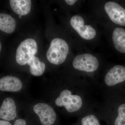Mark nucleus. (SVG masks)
Listing matches in <instances>:
<instances>
[{
  "mask_svg": "<svg viewBox=\"0 0 125 125\" xmlns=\"http://www.w3.org/2000/svg\"><path fill=\"white\" fill-rule=\"evenodd\" d=\"M22 16L19 15V17L20 18H21V17H22Z\"/></svg>",
  "mask_w": 125,
  "mask_h": 125,
  "instance_id": "nucleus-21",
  "label": "nucleus"
},
{
  "mask_svg": "<svg viewBox=\"0 0 125 125\" xmlns=\"http://www.w3.org/2000/svg\"><path fill=\"white\" fill-rule=\"evenodd\" d=\"M33 109L42 125H52L55 122L56 114L50 105L45 103H38L34 105Z\"/></svg>",
  "mask_w": 125,
  "mask_h": 125,
  "instance_id": "nucleus-5",
  "label": "nucleus"
},
{
  "mask_svg": "<svg viewBox=\"0 0 125 125\" xmlns=\"http://www.w3.org/2000/svg\"><path fill=\"white\" fill-rule=\"evenodd\" d=\"M22 86L21 81L15 76L8 75L0 79V90L3 92H19L22 89Z\"/></svg>",
  "mask_w": 125,
  "mask_h": 125,
  "instance_id": "nucleus-10",
  "label": "nucleus"
},
{
  "mask_svg": "<svg viewBox=\"0 0 125 125\" xmlns=\"http://www.w3.org/2000/svg\"><path fill=\"white\" fill-rule=\"evenodd\" d=\"M57 106H64L67 112L73 113L79 110L83 105V101L80 96L73 94L71 91L65 89L61 92L55 100Z\"/></svg>",
  "mask_w": 125,
  "mask_h": 125,
  "instance_id": "nucleus-2",
  "label": "nucleus"
},
{
  "mask_svg": "<svg viewBox=\"0 0 125 125\" xmlns=\"http://www.w3.org/2000/svg\"><path fill=\"white\" fill-rule=\"evenodd\" d=\"M73 65L74 69L78 70L92 72L98 69L99 62L95 56L85 53L76 56L73 60Z\"/></svg>",
  "mask_w": 125,
  "mask_h": 125,
  "instance_id": "nucleus-4",
  "label": "nucleus"
},
{
  "mask_svg": "<svg viewBox=\"0 0 125 125\" xmlns=\"http://www.w3.org/2000/svg\"><path fill=\"white\" fill-rule=\"evenodd\" d=\"M104 9L113 22L121 26H125V9L117 2L111 1L105 4Z\"/></svg>",
  "mask_w": 125,
  "mask_h": 125,
  "instance_id": "nucleus-7",
  "label": "nucleus"
},
{
  "mask_svg": "<svg viewBox=\"0 0 125 125\" xmlns=\"http://www.w3.org/2000/svg\"><path fill=\"white\" fill-rule=\"evenodd\" d=\"M27 64L30 67V73L34 76H41L45 71L46 65L45 63L40 61L39 58L35 56L32 57Z\"/></svg>",
  "mask_w": 125,
  "mask_h": 125,
  "instance_id": "nucleus-14",
  "label": "nucleus"
},
{
  "mask_svg": "<svg viewBox=\"0 0 125 125\" xmlns=\"http://www.w3.org/2000/svg\"><path fill=\"white\" fill-rule=\"evenodd\" d=\"M125 81V67L116 65L108 71L105 75L104 82L109 87H112Z\"/></svg>",
  "mask_w": 125,
  "mask_h": 125,
  "instance_id": "nucleus-8",
  "label": "nucleus"
},
{
  "mask_svg": "<svg viewBox=\"0 0 125 125\" xmlns=\"http://www.w3.org/2000/svg\"><path fill=\"white\" fill-rule=\"evenodd\" d=\"M16 27L15 21L11 16L7 14H0V30L5 33H11Z\"/></svg>",
  "mask_w": 125,
  "mask_h": 125,
  "instance_id": "nucleus-13",
  "label": "nucleus"
},
{
  "mask_svg": "<svg viewBox=\"0 0 125 125\" xmlns=\"http://www.w3.org/2000/svg\"><path fill=\"white\" fill-rule=\"evenodd\" d=\"M1 43H0V50H1Z\"/></svg>",
  "mask_w": 125,
  "mask_h": 125,
  "instance_id": "nucleus-20",
  "label": "nucleus"
},
{
  "mask_svg": "<svg viewBox=\"0 0 125 125\" xmlns=\"http://www.w3.org/2000/svg\"><path fill=\"white\" fill-rule=\"evenodd\" d=\"M38 47L36 41L32 39L28 38L22 41L16 51V60L19 64L24 65L37 52Z\"/></svg>",
  "mask_w": 125,
  "mask_h": 125,
  "instance_id": "nucleus-3",
  "label": "nucleus"
},
{
  "mask_svg": "<svg viewBox=\"0 0 125 125\" xmlns=\"http://www.w3.org/2000/svg\"><path fill=\"white\" fill-rule=\"evenodd\" d=\"M70 23L72 28L83 39L92 40L96 36V30L90 25H85L83 19L80 16L76 15L72 16Z\"/></svg>",
  "mask_w": 125,
  "mask_h": 125,
  "instance_id": "nucleus-6",
  "label": "nucleus"
},
{
  "mask_svg": "<svg viewBox=\"0 0 125 125\" xmlns=\"http://www.w3.org/2000/svg\"><path fill=\"white\" fill-rule=\"evenodd\" d=\"M10 3L13 11L19 15H26L31 10V1L30 0H10Z\"/></svg>",
  "mask_w": 125,
  "mask_h": 125,
  "instance_id": "nucleus-11",
  "label": "nucleus"
},
{
  "mask_svg": "<svg viewBox=\"0 0 125 125\" xmlns=\"http://www.w3.org/2000/svg\"><path fill=\"white\" fill-rule=\"evenodd\" d=\"M15 102L13 98L5 99L0 108V118L9 122L13 120L17 116Z\"/></svg>",
  "mask_w": 125,
  "mask_h": 125,
  "instance_id": "nucleus-9",
  "label": "nucleus"
},
{
  "mask_svg": "<svg viewBox=\"0 0 125 125\" xmlns=\"http://www.w3.org/2000/svg\"><path fill=\"white\" fill-rule=\"evenodd\" d=\"M14 125H27V123L24 119H18L15 121Z\"/></svg>",
  "mask_w": 125,
  "mask_h": 125,
  "instance_id": "nucleus-17",
  "label": "nucleus"
},
{
  "mask_svg": "<svg viewBox=\"0 0 125 125\" xmlns=\"http://www.w3.org/2000/svg\"><path fill=\"white\" fill-rule=\"evenodd\" d=\"M112 39L116 50L125 53V30L120 27L116 28L113 33Z\"/></svg>",
  "mask_w": 125,
  "mask_h": 125,
  "instance_id": "nucleus-12",
  "label": "nucleus"
},
{
  "mask_svg": "<svg viewBox=\"0 0 125 125\" xmlns=\"http://www.w3.org/2000/svg\"><path fill=\"white\" fill-rule=\"evenodd\" d=\"M0 125H12L10 122L8 121L1 120L0 121Z\"/></svg>",
  "mask_w": 125,
  "mask_h": 125,
  "instance_id": "nucleus-18",
  "label": "nucleus"
},
{
  "mask_svg": "<svg viewBox=\"0 0 125 125\" xmlns=\"http://www.w3.org/2000/svg\"><path fill=\"white\" fill-rule=\"evenodd\" d=\"M69 52V46L64 40L54 39L51 42L47 52V59L52 64H61L65 60Z\"/></svg>",
  "mask_w": 125,
  "mask_h": 125,
  "instance_id": "nucleus-1",
  "label": "nucleus"
},
{
  "mask_svg": "<svg viewBox=\"0 0 125 125\" xmlns=\"http://www.w3.org/2000/svg\"><path fill=\"white\" fill-rule=\"evenodd\" d=\"M81 125H101L98 118L94 114H89L81 118Z\"/></svg>",
  "mask_w": 125,
  "mask_h": 125,
  "instance_id": "nucleus-16",
  "label": "nucleus"
},
{
  "mask_svg": "<svg viewBox=\"0 0 125 125\" xmlns=\"http://www.w3.org/2000/svg\"><path fill=\"white\" fill-rule=\"evenodd\" d=\"M113 125H125V104H121L118 109V114Z\"/></svg>",
  "mask_w": 125,
  "mask_h": 125,
  "instance_id": "nucleus-15",
  "label": "nucleus"
},
{
  "mask_svg": "<svg viewBox=\"0 0 125 125\" xmlns=\"http://www.w3.org/2000/svg\"><path fill=\"white\" fill-rule=\"evenodd\" d=\"M77 1L76 0H66L65 1L69 5H73Z\"/></svg>",
  "mask_w": 125,
  "mask_h": 125,
  "instance_id": "nucleus-19",
  "label": "nucleus"
}]
</instances>
